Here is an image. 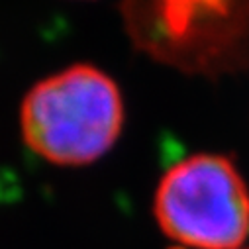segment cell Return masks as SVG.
<instances>
[{
    "mask_svg": "<svg viewBox=\"0 0 249 249\" xmlns=\"http://www.w3.org/2000/svg\"><path fill=\"white\" fill-rule=\"evenodd\" d=\"M241 249H243V247H241Z\"/></svg>",
    "mask_w": 249,
    "mask_h": 249,
    "instance_id": "obj_3",
    "label": "cell"
},
{
    "mask_svg": "<svg viewBox=\"0 0 249 249\" xmlns=\"http://www.w3.org/2000/svg\"><path fill=\"white\" fill-rule=\"evenodd\" d=\"M124 128V100L116 81L94 65H71L36 83L20 106L24 143L59 167L102 159Z\"/></svg>",
    "mask_w": 249,
    "mask_h": 249,
    "instance_id": "obj_1",
    "label": "cell"
},
{
    "mask_svg": "<svg viewBox=\"0 0 249 249\" xmlns=\"http://www.w3.org/2000/svg\"><path fill=\"white\" fill-rule=\"evenodd\" d=\"M153 216L161 233L186 249H241L249 235V189L220 153L184 157L161 177Z\"/></svg>",
    "mask_w": 249,
    "mask_h": 249,
    "instance_id": "obj_2",
    "label": "cell"
}]
</instances>
